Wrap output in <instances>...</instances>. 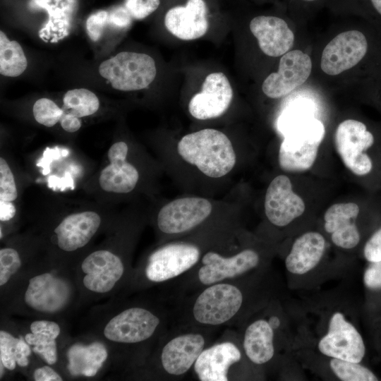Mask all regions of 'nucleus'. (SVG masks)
<instances>
[{"label": "nucleus", "instance_id": "1", "mask_svg": "<svg viewBox=\"0 0 381 381\" xmlns=\"http://www.w3.org/2000/svg\"><path fill=\"white\" fill-rule=\"evenodd\" d=\"M241 279L217 282L195 291L184 307L186 326L207 329L236 322L247 301Z\"/></svg>", "mask_w": 381, "mask_h": 381}, {"label": "nucleus", "instance_id": "2", "mask_svg": "<svg viewBox=\"0 0 381 381\" xmlns=\"http://www.w3.org/2000/svg\"><path fill=\"white\" fill-rule=\"evenodd\" d=\"M176 148L183 161L212 179L224 177L236 162L231 140L214 128H204L183 135Z\"/></svg>", "mask_w": 381, "mask_h": 381}, {"label": "nucleus", "instance_id": "3", "mask_svg": "<svg viewBox=\"0 0 381 381\" xmlns=\"http://www.w3.org/2000/svg\"><path fill=\"white\" fill-rule=\"evenodd\" d=\"M284 135L279 164L288 172L308 170L314 164L325 134L324 124L311 114L291 120L279 128Z\"/></svg>", "mask_w": 381, "mask_h": 381}, {"label": "nucleus", "instance_id": "4", "mask_svg": "<svg viewBox=\"0 0 381 381\" xmlns=\"http://www.w3.org/2000/svg\"><path fill=\"white\" fill-rule=\"evenodd\" d=\"M260 262V253L252 248L235 252L204 250L198 265L184 276L185 282L197 291L217 282L241 279L258 268Z\"/></svg>", "mask_w": 381, "mask_h": 381}, {"label": "nucleus", "instance_id": "5", "mask_svg": "<svg viewBox=\"0 0 381 381\" xmlns=\"http://www.w3.org/2000/svg\"><path fill=\"white\" fill-rule=\"evenodd\" d=\"M203 249L186 241L169 242L158 247L148 256L144 274L153 283H162L184 277L199 263Z\"/></svg>", "mask_w": 381, "mask_h": 381}, {"label": "nucleus", "instance_id": "6", "mask_svg": "<svg viewBox=\"0 0 381 381\" xmlns=\"http://www.w3.org/2000/svg\"><path fill=\"white\" fill-rule=\"evenodd\" d=\"M99 73L114 89L135 91L152 83L157 68L153 58L146 54L122 52L102 61Z\"/></svg>", "mask_w": 381, "mask_h": 381}, {"label": "nucleus", "instance_id": "7", "mask_svg": "<svg viewBox=\"0 0 381 381\" xmlns=\"http://www.w3.org/2000/svg\"><path fill=\"white\" fill-rule=\"evenodd\" d=\"M213 205L207 198L188 196L174 199L163 205L156 217L158 230L167 237L190 233L210 217Z\"/></svg>", "mask_w": 381, "mask_h": 381}, {"label": "nucleus", "instance_id": "8", "mask_svg": "<svg viewBox=\"0 0 381 381\" xmlns=\"http://www.w3.org/2000/svg\"><path fill=\"white\" fill-rule=\"evenodd\" d=\"M375 143L373 133L362 121L347 119L339 124L334 134L335 147L344 164L354 174H370L373 164L367 150Z\"/></svg>", "mask_w": 381, "mask_h": 381}, {"label": "nucleus", "instance_id": "9", "mask_svg": "<svg viewBox=\"0 0 381 381\" xmlns=\"http://www.w3.org/2000/svg\"><path fill=\"white\" fill-rule=\"evenodd\" d=\"M189 327V330L173 334L161 349V368L166 375L172 378L186 375L208 346L207 329Z\"/></svg>", "mask_w": 381, "mask_h": 381}, {"label": "nucleus", "instance_id": "10", "mask_svg": "<svg viewBox=\"0 0 381 381\" xmlns=\"http://www.w3.org/2000/svg\"><path fill=\"white\" fill-rule=\"evenodd\" d=\"M318 349L322 355L331 358L357 363H361L365 353L361 334L339 311L332 314L327 332L320 339Z\"/></svg>", "mask_w": 381, "mask_h": 381}, {"label": "nucleus", "instance_id": "11", "mask_svg": "<svg viewBox=\"0 0 381 381\" xmlns=\"http://www.w3.org/2000/svg\"><path fill=\"white\" fill-rule=\"evenodd\" d=\"M161 324V318L150 310L132 307L112 318L104 329V335L114 342L138 344L150 339Z\"/></svg>", "mask_w": 381, "mask_h": 381}, {"label": "nucleus", "instance_id": "12", "mask_svg": "<svg viewBox=\"0 0 381 381\" xmlns=\"http://www.w3.org/2000/svg\"><path fill=\"white\" fill-rule=\"evenodd\" d=\"M368 51L369 42L363 32L352 30L341 32L325 47L321 68L328 75H338L359 64Z\"/></svg>", "mask_w": 381, "mask_h": 381}, {"label": "nucleus", "instance_id": "13", "mask_svg": "<svg viewBox=\"0 0 381 381\" xmlns=\"http://www.w3.org/2000/svg\"><path fill=\"white\" fill-rule=\"evenodd\" d=\"M207 0H186L167 9L164 16L167 30L182 40H194L204 36L210 25Z\"/></svg>", "mask_w": 381, "mask_h": 381}, {"label": "nucleus", "instance_id": "14", "mask_svg": "<svg viewBox=\"0 0 381 381\" xmlns=\"http://www.w3.org/2000/svg\"><path fill=\"white\" fill-rule=\"evenodd\" d=\"M311 69V59L307 54L298 49L288 52L280 59L277 72L265 78L262 90L270 98L282 97L302 85Z\"/></svg>", "mask_w": 381, "mask_h": 381}, {"label": "nucleus", "instance_id": "15", "mask_svg": "<svg viewBox=\"0 0 381 381\" xmlns=\"http://www.w3.org/2000/svg\"><path fill=\"white\" fill-rule=\"evenodd\" d=\"M232 99L233 90L226 75L211 73L205 78L201 91L190 99L188 111L198 120L215 119L226 111Z\"/></svg>", "mask_w": 381, "mask_h": 381}, {"label": "nucleus", "instance_id": "16", "mask_svg": "<svg viewBox=\"0 0 381 381\" xmlns=\"http://www.w3.org/2000/svg\"><path fill=\"white\" fill-rule=\"evenodd\" d=\"M243 358L239 346L224 339L207 346L199 355L193 368L200 381H229L234 366Z\"/></svg>", "mask_w": 381, "mask_h": 381}, {"label": "nucleus", "instance_id": "17", "mask_svg": "<svg viewBox=\"0 0 381 381\" xmlns=\"http://www.w3.org/2000/svg\"><path fill=\"white\" fill-rule=\"evenodd\" d=\"M265 213L276 226H285L305 211L303 199L292 190L290 179L279 175L269 184L265 197Z\"/></svg>", "mask_w": 381, "mask_h": 381}, {"label": "nucleus", "instance_id": "18", "mask_svg": "<svg viewBox=\"0 0 381 381\" xmlns=\"http://www.w3.org/2000/svg\"><path fill=\"white\" fill-rule=\"evenodd\" d=\"M128 145L124 141H117L109 147V164L100 171L99 184L107 193L125 194L136 187L140 174L137 168L126 160Z\"/></svg>", "mask_w": 381, "mask_h": 381}, {"label": "nucleus", "instance_id": "19", "mask_svg": "<svg viewBox=\"0 0 381 381\" xmlns=\"http://www.w3.org/2000/svg\"><path fill=\"white\" fill-rule=\"evenodd\" d=\"M71 298V288L63 279L51 273L31 278L25 293V302L31 308L53 313L62 310Z\"/></svg>", "mask_w": 381, "mask_h": 381}, {"label": "nucleus", "instance_id": "20", "mask_svg": "<svg viewBox=\"0 0 381 381\" xmlns=\"http://www.w3.org/2000/svg\"><path fill=\"white\" fill-rule=\"evenodd\" d=\"M81 269L85 274L83 282L88 290L104 294L111 290L124 273V265L116 254L107 250H98L83 261Z\"/></svg>", "mask_w": 381, "mask_h": 381}, {"label": "nucleus", "instance_id": "21", "mask_svg": "<svg viewBox=\"0 0 381 381\" xmlns=\"http://www.w3.org/2000/svg\"><path fill=\"white\" fill-rule=\"evenodd\" d=\"M261 51L277 57L284 55L293 47L294 35L283 18L273 15H258L249 23Z\"/></svg>", "mask_w": 381, "mask_h": 381}, {"label": "nucleus", "instance_id": "22", "mask_svg": "<svg viewBox=\"0 0 381 381\" xmlns=\"http://www.w3.org/2000/svg\"><path fill=\"white\" fill-rule=\"evenodd\" d=\"M101 221L100 215L92 210L66 215L54 230L58 247L66 252L84 247L98 231Z\"/></svg>", "mask_w": 381, "mask_h": 381}, {"label": "nucleus", "instance_id": "23", "mask_svg": "<svg viewBox=\"0 0 381 381\" xmlns=\"http://www.w3.org/2000/svg\"><path fill=\"white\" fill-rule=\"evenodd\" d=\"M275 327L273 318L263 317L253 319L246 326L242 337V350L253 364L263 365L274 357Z\"/></svg>", "mask_w": 381, "mask_h": 381}, {"label": "nucleus", "instance_id": "24", "mask_svg": "<svg viewBox=\"0 0 381 381\" xmlns=\"http://www.w3.org/2000/svg\"><path fill=\"white\" fill-rule=\"evenodd\" d=\"M360 208L355 202H339L331 205L324 214V227L332 243L344 249L355 248L360 241L356 219Z\"/></svg>", "mask_w": 381, "mask_h": 381}, {"label": "nucleus", "instance_id": "25", "mask_svg": "<svg viewBox=\"0 0 381 381\" xmlns=\"http://www.w3.org/2000/svg\"><path fill=\"white\" fill-rule=\"evenodd\" d=\"M32 9H44L48 20L39 35L44 41L57 42L68 35L77 10V0H30Z\"/></svg>", "mask_w": 381, "mask_h": 381}, {"label": "nucleus", "instance_id": "26", "mask_svg": "<svg viewBox=\"0 0 381 381\" xmlns=\"http://www.w3.org/2000/svg\"><path fill=\"white\" fill-rule=\"evenodd\" d=\"M325 239L316 231L306 232L298 237L285 258L288 272L296 275L305 274L320 262L325 250Z\"/></svg>", "mask_w": 381, "mask_h": 381}, {"label": "nucleus", "instance_id": "27", "mask_svg": "<svg viewBox=\"0 0 381 381\" xmlns=\"http://www.w3.org/2000/svg\"><path fill=\"white\" fill-rule=\"evenodd\" d=\"M108 353L105 346L99 342L85 346H72L68 352V369L74 375L95 376L102 366Z\"/></svg>", "mask_w": 381, "mask_h": 381}, {"label": "nucleus", "instance_id": "28", "mask_svg": "<svg viewBox=\"0 0 381 381\" xmlns=\"http://www.w3.org/2000/svg\"><path fill=\"white\" fill-rule=\"evenodd\" d=\"M30 328L31 332L24 338L26 342L48 364H54L57 361L56 339L60 334L59 325L53 321L36 320Z\"/></svg>", "mask_w": 381, "mask_h": 381}, {"label": "nucleus", "instance_id": "29", "mask_svg": "<svg viewBox=\"0 0 381 381\" xmlns=\"http://www.w3.org/2000/svg\"><path fill=\"white\" fill-rule=\"evenodd\" d=\"M28 61L25 53L16 41L10 40L0 32V73L7 77H17L27 68Z\"/></svg>", "mask_w": 381, "mask_h": 381}, {"label": "nucleus", "instance_id": "30", "mask_svg": "<svg viewBox=\"0 0 381 381\" xmlns=\"http://www.w3.org/2000/svg\"><path fill=\"white\" fill-rule=\"evenodd\" d=\"M63 104L64 110L78 118L93 115L99 108V100L97 95L85 88L67 91L64 94Z\"/></svg>", "mask_w": 381, "mask_h": 381}, {"label": "nucleus", "instance_id": "31", "mask_svg": "<svg viewBox=\"0 0 381 381\" xmlns=\"http://www.w3.org/2000/svg\"><path fill=\"white\" fill-rule=\"evenodd\" d=\"M329 368L342 381H377L378 378L368 368L360 363L331 358Z\"/></svg>", "mask_w": 381, "mask_h": 381}, {"label": "nucleus", "instance_id": "32", "mask_svg": "<svg viewBox=\"0 0 381 381\" xmlns=\"http://www.w3.org/2000/svg\"><path fill=\"white\" fill-rule=\"evenodd\" d=\"M64 113L63 108L45 97L37 99L32 107V114L35 121L46 127H53L60 122Z\"/></svg>", "mask_w": 381, "mask_h": 381}, {"label": "nucleus", "instance_id": "33", "mask_svg": "<svg viewBox=\"0 0 381 381\" xmlns=\"http://www.w3.org/2000/svg\"><path fill=\"white\" fill-rule=\"evenodd\" d=\"M18 197L13 173L3 157H0V202H14Z\"/></svg>", "mask_w": 381, "mask_h": 381}, {"label": "nucleus", "instance_id": "34", "mask_svg": "<svg viewBox=\"0 0 381 381\" xmlns=\"http://www.w3.org/2000/svg\"><path fill=\"white\" fill-rule=\"evenodd\" d=\"M21 266L18 252L13 248H3L0 250V285L8 282Z\"/></svg>", "mask_w": 381, "mask_h": 381}, {"label": "nucleus", "instance_id": "35", "mask_svg": "<svg viewBox=\"0 0 381 381\" xmlns=\"http://www.w3.org/2000/svg\"><path fill=\"white\" fill-rule=\"evenodd\" d=\"M19 339L4 330L0 331V361L4 368L10 370L16 368V351Z\"/></svg>", "mask_w": 381, "mask_h": 381}, {"label": "nucleus", "instance_id": "36", "mask_svg": "<svg viewBox=\"0 0 381 381\" xmlns=\"http://www.w3.org/2000/svg\"><path fill=\"white\" fill-rule=\"evenodd\" d=\"M160 4V0H126L124 6L133 19L142 20L154 13Z\"/></svg>", "mask_w": 381, "mask_h": 381}, {"label": "nucleus", "instance_id": "37", "mask_svg": "<svg viewBox=\"0 0 381 381\" xmlns=\"http://www.w3.org/2000/svg\"><path fill=\"white\" fill-rule=\"evenodd\" d=\"M108 26V11H99L91 14L86 21L87 35L93 42L98 41Z\"/></svg>", "mask_w": 381, "mask_h": 381}, {"label": "nucleus", "instance_id": "38", "mask_svg": "<svg viewBox=\"0 0 381 381\" xmlns=\"http://www.w3.org/2000/svg\"><path fill=\"white\" fill-rule=\"evenodd\" d=\"M133 18L125 6H119L108 11V26L114 29H123L132 23Z\"/></svg>", "mask_w": 381, "mask_h": 381}, {"label": "nucleus", "instance_id": "39", "mask_svg": "<svg viewBox=\"0 0 381 381\" xmlns=\"http://www.w3.org/2000/svg\"><path fill=\"white\" fill-rule=\"evenodd\" d=\"M363 255L370 262L381 260V228L377 230L365 243Z\"/></svg>", "mask_w": 381, "mask_h": 381}, {"label": "nucleus", "instance_id": "40", "mask_svg": "<svg viewBox=\"0 0 381 381\" xmlns=\"http://www.w3.org/2000/svg\"><path fill=\"white\" fill-rule=\"evenodd\" d=\"M363 282L368 289H381V260L370 262L364 272Z\"/></svg>", "mask_w": 381, "mask_h": 381}, {"label": "nucleus", "instance_id": "41", "mask_svg": "<svg viewBox=\"0 0 381 381\" xmlns=\"http://www.w3.org/2000/svg\"><path fill=\"white\" fill-rule=\"evenodd\" d=\"M30 345L25 339L20 337L18 342L16 351V363L20 367H26L29 363L28 357L30 356Z\"/></svg>", "mask_w": 381, "mask_h": 381}, {"label": "nucleus", "instance_id": "42", "mask_svg": "<svg viewBox=\"0 0 381 381\" xmlns=\"http://www.w3.org/2000/svg\"><path fill=\"white\" fill-rule=\"evenodd\" d=\"M60 124L61 128L68 133H75L78 131L82 126L80 118L66 111L61 119Z\"/></svg>", "mask_w": 381, "mask_h": 381}, {"label": "nucleus", "instance_id": "43", "mask_svg": "<svg viewBox=\"0 0 381 381\" xmlns=\"http://www.w3.org/2000/svg\"><path fill=\"white\" fill-rule=\"evenodd\" d=\"M36 381H61L62 377L51 367L45 365L37 368L34 373Z\"/></svg>", "mask_w": 381, "mask_h": 381}, {"label": "nucleus", "instance_id": "44", "mask_svg": "<svg viewBox=\"0 0 381 381\" xmlns=\"http://www.w3.org/2000/svg\"><path fill=\"white\" fill-rule=\"evenodd\" d=\"M16 213V207L13 202H0V220L8 222L12 219Z\"/></svg>", "mask_w": 381, "mask_h": 381}, {"label": "nucleus", "instance_id": "45", "mask_svg": "<svg viewBox=\"0 0 381 381\" xmlns=\"http://www.w3.org/2000/svg\"><path fill=\"white\" fill-rule=\"evenodd\" d=\"M361 3L365 4L371 12L374 13L378 18H381V0H358Z\"/></svg>", "mask_w": 381, "mask_h": 381}, {"label": "nucleus", "instance_id": "46", "mask_svg": "<svg viewBox=\"0 0 381 381\" xmlns=\"http://www.w3.org/2000/svg\"><path fill=\"white\" fill-rule=\"evenodd\" d=\"M298 1H300L303 3L311 4V3H316L320 0H298Z\"/></svg>", "mask_w": 381, "mask_h": 381}]
</instances>
